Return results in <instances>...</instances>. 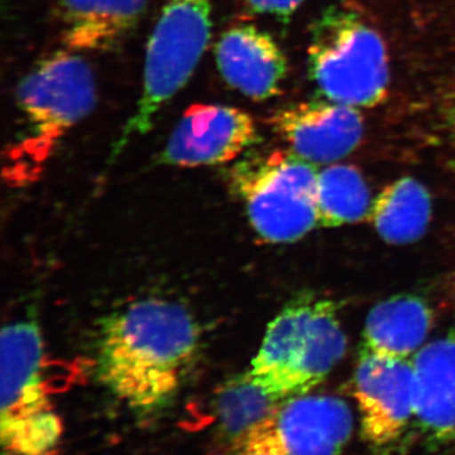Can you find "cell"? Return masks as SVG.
Returning a JSON list of instances; mask_svg holds the SVG:
<instances>
[{
	"mask_svg": "<svg viewBox=\"0 0 455 455\" xmlns=\"http://www.w3.org/2000/svg\"><path fill=\"white\" fill-rule=\"evenodd\" d=\"M200 328L176 302L145 299L104 317L97 373L131 410L147 415L169 405L193 368Z\"/></svg>",
	"mask_w": 455,
	"mask_h": 455,
	"instance_id": "cell-1",
	"label": "cell"
},
{
	"mask_svg": "<svg viewBox=\"0 0 455 455\" xmlns=\"http://www.w3.org/2000/svg\"><path fill=\"white\" fill-rule=\"evenodd\" d=\"M347 349L333 301L302 296L268 325L248 372L281 400L307 394L324 381Z\"/></svg>",
	"mask_w": 455,
	"mask_h": 455,
	"instance_id": "cell-2",
	"label": "cell"
},
{
	"mask_svg": "<svg viewBox=\"0 0 455 455\" xmlns=\"http://www.w3.org/2000/svg\"><path fill=\"white\" fill-rule=\"evenodd\" d=\"M20 132L9 158L32 171L50 157L59 140L97 104V83L83 57L56 52L33 66L16 92Z\"/></svg>",
	"mask_w": 455,
	"mask_h": 455,
	"instance_id": "cell-3",
	"label": "cell"
},
{
	"mask_svg": "<svg viewBox=\"0 0 455 455\" xmlns=\"http://www.w3.org/2000/svg\"><path fill=\"white\" fill-rule=\"evenodd\" d=\"M2 455H56L62 421L44 379L40 326L20 320L2 331Z\"/></svg>",
	"mask_w": 455,
	"mask_h": 455,
	"instance_id": "cell-4",
	"label": "cell"
},
{
	"mask_svg": "<svg viewBox=\"0 0 455 455\" xmlns=\"http://www.w3.org/2000/svg\"><path fill=\"white\" fill-rule=\"evenodd\" d=\"M307 56L311 79L328 100L359 109L387 97V50L357 12L328 9L314 25Z\"/></svg>",
	"mask_w": 455,
	"mask_h": 455,
	"instance_id": "cell-5",
	"label": "cell"
},
{
	"mask_svg": "<svg viewBox=\"0 0 455 455\" xmlns=\"http://www.w3.org/2000/svg\"><path fill=\"white\" fill-rule=\"evenodd\" d=\"M319 171L293 152L254 156L232 171L233 188L263 241L292 243L319 227Z\"/></svg>",
	"mask_w": 455,
	"mask_h": 455,
	"instance_id": "cell-6",
	"label": "cell"
},
{
	"mask_svg": "<svg viewBox=\"0 0 455 455\" xmlns=\"http://www.w3.org/2000/svg\"><path fill=\"white\" fill-rule=\"evenodd\" d=\"M212 0H169L147 44L143 90L118 148L152 128L156 116L187 85L211 42Z\"/></svg>",
	"mask_w": 455,
	"mask_h": 455,
	"instance_id": "cell-7",
	"label": "cell"
},
{
	"mask_svg": "<svg viewBox=\"0 0 455 455\" xmlns=\"http://www.w3.org/2000/svg\"><path fill=\"white\" fill-rule=\"evenodd\" d=\"M361 430L368 445L385 449L405 435L415 418L411 359L359 355L355 374Z\"/></svg>",
	"mask_w": 455,
	"mask_h": 455,
	"instance_id": "cell-8",
	"label": "cell"
},
{
	"mask_svg": "<svg viewBox=\"0 0 455 455\" xmlns=\"http://www.w3.org/2000/svg\"><path fill=\"white\" fill-rule=\"evenodd\" d=\"M256 137V123L244 110L196 104L173 128L160 163L180 167L230 163L252 146Z\"/></svg>",
	"mask_w": 455,
	"mask_h": 455,
	"instance_id": "cell-9",
	"label": "cell"
},
{
	"mask_svg": "<svg viewBox=\"0 0 455 455\" xmlns=\"http://www.w3.org/2000/svg\"><path fill=\"white\" fill-rule=\"evenodd\" d=\"M263 427L283 455H340L355 418L343 398L307 392L281 401Z\"/></svg>",
	"mask_w": 455,
	"mask_h": 455,
	"instance_id": "cell-10",
	"label": "cell"
},
{
	"mask_svg": "<svg viewBox=\"0 0 455 455\" xmlns=\"http://www.w3.org/2000/svg\"><path fill=\"white\" fill-rule=\"evenodd\" d=\"M271 124L290 151L313 164L347 157L364 133L358 108L328 99L281 108L272 116Z\"/></svg>",
	"mask_w": 455,
	"mask_h": 455,
	"instance_id": "cell-11",
	"label": "cell"
},
{
	"mask_svg": "<svg viewBox=\"0 0 455 455\" xmlns=\"http://www.w3.org/2000/svg\"><path fill=\"white\" fill-rule=\"evenodd\" d=\"M215 59L228 85L253 100L277 95L287 74L283 50L256 26H235L224 32Z\"/></svg>",
	"mask_w": 455,
	"mask_h": 455,
	"instance_id": "cell-12",
	"label": "cell"
},
{
	"mask_svg": "<svg viewBox=\"0 0 455 455\" xmlns=\"http://www.w3.org/2000/svg\"><path fill=\"white\" fill-rule=\"evenodd\" d=\"M414 425L429 444L455 442V329L412 357Z\"/></svg>",
	"mask_w": 455,
	"mask_h": 455,
	"instance_id": "cell-13",
	"label": "cell"
},
{
	"mask_svg": "<svg viewBox=\"0 0 455 455\" xmlns=\"http://www.w3.org/2000/svg\"><path fill=\"white\" fill-rule=\"evenodd\" d=\"M148 0H59L62 42L73 51L116 49L145 14Z\"/></svg>",
	"mask_w": 455,
	"mask_h": 455,
	"instance_id": "cell-14",
	"label": "cell"
},
{
	"mask_svg": "<svg viewBox=\"0 0 455 455\" xmlns=\"http://www.w3.org/2000/svg\"><path fill=\"white\" fill-rule=\"evenodd\" d=\"M433 325L429 305L412 295L394 296L368 313L359 355L411 359Z\"/></svg>",
	"mask_w": 455,
	"mask_h": 455,
	"instance_id": "cell-15",
	"label": "cell"
},
{
	"mask_svg": "<svg viewBox=\"0 0 455 455\" xmlns=\"http://www.w3.org/2000/svg\"><path fill=\"white\" fill-rule=\"evenodd\" d=\"M430 217L429 191L418 180L403 178L383 188L367 218L383 241L409 244L424 235Z\"/></svg>",
	"mask_w": 455,
	"mask_h": 455,
	"instance_id": "cell-16",
	"label": "cell"
},
{
	"mask_svg": "<svg viewBox=\"0 0 455 455\" xmlns=\"http://www.w3.org/2000/svg\"><path fill=\"white\" fill-rule=\"evenodd\" d=\"M281 401L248 371L230 377L215 396V418L220 435L235 449L274 414Z\"/></svg>",
	"mask_w": 455,
	"mask_h": 455,
	"instance_id": "cell-17",
	"label": "cell"
},
{
	"mask_svg": "<svg viewBox=\"0 0 455 455\" xmlns=\"http://www.w3.org/2000/svg\"><path fill=\"white\" fill-rule=\"evenodd\" d=\"M371 205L370 188L355 167L331 164L317 173L319 227L335 228L357 223L368 217Z\"/></svg>",
	"mask_w": 455,
	"mask_h": 455,
	"instance_id": "cell-18",
	"label": "cell"
},
{
	"mask_svg": "<svg viewBox=\"0 0 455 455\" xmlns=\"http://www.w3.org/2000/svg\"><path fill=\"white\" fill-rule=\"evenodd\" d=\"M235 455H283L262 424L235 449Z\"/></svg>",
	"mask_w": 455,
	"mask_h": 455,
	"instance_id": "cell-19",
	"label": "cell"
},
{
	"mask_svg": "<svg viewBox=\"0 0 455 455\" xmlns=\"http://www.w3.org/2000/svg\"><path fill=\"white\" fill-rule=\"evenodd\" d=\"M245 2L259 13L269 14L278 20H289L304 0H245Z\"/></svg>",
	"mask_w": 455,
	"mask_h": 455,
	"instance_id": "cell-20",
	"label": "cell"
}]
</instances>
